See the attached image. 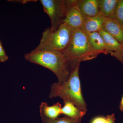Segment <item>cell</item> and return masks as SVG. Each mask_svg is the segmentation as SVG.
I'll return each instance as SVG.
<instances>
[{
    "label": "cell",
    "instance_id": "obj_1",
    "mask_svg": "<svg viewBox=\"0 0 123 123\" xmlns=\"http://www.w3.org/2000/svg\"><path fill=\"white\" fill-rule=\"evenodd\" d=\"M25 59L48 69L56 75L58 82L67 81L71 68L62 52L34 50L24 55Z\"/></svg>",
    "mask_w": 123,
    "mask_h": 123
},
{
    "label": "cell",
    "instance_id": "obj_2",
    "mask_svg": "<svg viewBox=\"0 0 123 123\" xmlns=\"http://www.w3.org/2000/svg\"><path fill=\"white\" fill-rule=\"evenodd\" d=\"M79 65L72 69L67 81L52 84L49 97L50 98L60 97L64 102L71 103L86 113L87 109L82 94L79 75Z\"/></svg>",
    "mask_w": 123,
    "mask_h": 123
},
{
    "label": "cell",
    "instance_id": "obj_3",
    "mask_svg": "<svg viewBox=\"0 0 123 123\" xmlns=\"http://www.w3.org/2000/svg\"><path fill=\"white\" fill-rule=\"evenodd\" d=\"M62 53L71 70L81 62L93 59L99 54L91 47L86 34L81 29L74 30L70 43Z\"/></svg>",
    "mask_w": 123,
    "mask_h": 123
},
{
    "label": "cell",
    "instance_id": "obj_4",
    "mask_svg": "<svg viewBox=\"0 0 123 123\" xmlns=\"http://www.w3.org/2000/svg\"><path fill=\"white\" fill-rule=\"evenodd\" d=\"M74 30L62 23L58 29L52 31L47 28L43 31L36 50L63 51L70 43Z\"/></svg>",
    "mask_w": 123,
    "mask_h": 123
},
{
    "label": "cell",
    "instance_id": "obj_5",
    "mask_svg": "<svg viewBox=\"0 0 123 123\" xmlns=\"http://www.w3.org/2000/svg\"><path fill=\"white\" fill-rule=\"evenodd\" d=\"M40 1L50 19L51 30H56L65 18L70 0H41Z\"/></svg>",
    "mask_w": 123,
    "mask_h": 123
},
{
    "label": "cell",
    "instance_id": "obj_6",
    "mask_svg": "<svg viewBox=\"0 0 123 123\" xmlns=\"http://www.w3.org/2000/svg\"><path fill=\"white\" fill-rule=\"evenodd\" d=\"M77 0H70L65 18L62 23L74 30L81 29L85 20L77 6Z\"/></svg>",
    "mask_w": 123,
    "mask_h": 123
},
{
    "label": "cell",
    "instance_id": "obj_7",
    "mask_svg": "<svg viewBox=\"0 0 123 123\" xmlns=\"http://www.w3.org/2000/svg\"><path fill=\"white\" fill-rule=\"evenodd\" d=\"M98 33L105 43L107 54H110L119 60L123 51V45L102 29L98 31Z\"/></svg>",
    "mask_w": 123,
    "mask_h": 123
},
{
    "label": "cell",
    "instance_id": "obj_8",
    "mask_svg": "<svg viewBox=\"0 0 123 123\" xmlns=\"http://www.w3.org/2000/svg\"><path fill=\"white\" fill-rule=\"evenodd\" d=\"M77 6L85 20L99 13L98 0H77Z\"/></svg>",
    "mask_w": 123,
    "mask_h": 123
},
{
    "label": "cell",
    "instance_id": "obj_9",
    "mask_svg": "<svg viewBox=\"0 0 123 123\" xmlns=\"http://www.w3.org/2000/svg\"><path fill=\"white\" fill-rule=\"evenodd\" d=\"M106 18L101 13L85 20L81 29L85 33L98 32L103 29Z\"/></svg>",
    "mask_w": 123,
    "mask_h": 123
},
{
    "label": "cell",
    "instance_id": "obj_10",
    "mask_svg": "<svg viewBox=\"0 0 123 123\" xmlns=\"http://www.w3.org/2000/svg\"><path fill=\"white\" fill-rule=\"evenodd\" d=\"M102 30L110 34L123 46V26L115 20L107 18Z\"/></svg>",
    "mask_w": 123,
    "mask_h": 123
},
{
    "label": "cell",
    "instance_id": "obj_11",
    "mask_svg": "<svg viewBox=\"0 0 123 123\" xmlns=\"http://www.w3.org/2000/svg\"><path fill=\"white\" fill-rule=\"evenodd\" d=\"M119 0H98L99 13L108 19H114Z\"/></svg>",
    "mask_w": 123,
    "mask_h": 123
},
{
    "label": "cell",
    "instance_id": "obj_12",
    "mask_svg": "<svg viewBox=\"0 0 123 123\" xmlns=\"http://www.w3.org/2000/svg\"><path fill=\"white\" fill-rule=\"evenodd\" d=\"M85 33L90 46L94 50L99 54L104 53L107 55L105 43L98 32Z\"/></svg>",
    "mask_w": 123,
    "mask_h": 123
},
{
    "label": "cell",
    "instance_id": "obj_13",
    "mask_svg": "<svg viewBox=\"0 0 123 123\" xmlns=\"http://www.w3.org/2000/svg\"><path fill=\"white\" fill-rule=\"evenodd\" d=\"M62 105L59 102L49 106L46 102H42L40 106V114H42L47 118L55 119L62 114Z\"/></svg>",
    "mask_w": 123,
    "mask_h": 123
},
{
    "label": "cell",
    "instance_id": "obj_14",
    "mask_svg": "<svg viewBox=\"0 0 123 123\" xmlns=\"http://www.w3.org/2000/svg\"><path fill=\"white\" fill-rule=\"evenodd\" d=\"M64 105L62 108V114L74 119L82 118L86 112L82 111L69 102H64Z\"/></svg>",
    "mask_w": 123,
    "mask_h": 123
},
{
    "label": "cell",
    "instance_id": "obj_15",
    "mask_svg": "<svg viewBox=\"0 0 123 123\" xmlns=\"http://www.w3.org/2000/svg\"><path fill=\"white\" fill-rule=\"evenodd\" d=\"M40 114L43 123H80L81 119H74L68 116L62 118L51 119Z\"/></svg>",
    "mask_w": 123,
    "mask_h": 123
},
{
    "label": "cell",
    "instance_id": "obj_16",
    "mask_svg": "<svg viewBox=\"0 0 123 123\" xmlns=\"http://www.w3.org/2000/svg\"><path fill=\"white\" fill-rule=\"evenodd\" d=\"M114 19L123 26V0H119Z\"/></svg>",
    "mask_w": 123,
    "mask_h": 123
},
{
    "label": "cell",
    "instance_id": "obj_17",
    "mask_svg": "<svg viewBox=\"0 0 123 123\" xmlns=\"http://www.w3.org/2000/svg\"><path fill=\"white\" fill-rule=\"evenodd\" d=\"M114 115H108L106 117H98L93 120L91 123H115Z\"/></svg>",
    "mask_w": 123,
    "mask_h": 123
},
{
    "label": "cell",
    "instance_id": "obj_18",
    "mask_svg": "<svg viewBox=\"0 0 123 123\" xmlns=\"http://www.w3.org/2000/svg\"><path fill=\"white\" fill-rule=\"evenodd\" d=\"M8 59V57L6 55L5 51L4 49L2 43L0 40V62L3 63Z\"/></svg>",
    "mask_w": 123,
    "mask_h": 123
},
{
    "label": "cell",
    "instance_id": "obj_19",
    "mask_svg": "<svg viewBox=\"0 0 123 123\" xmlns=\"http://www.w3.org/2000/svg\"><path fill=\"white\" fill-rule=\"evenodd\" d=\"M37 0H10V1H13V2H20V3H22V4H25L28 2H36Z\"/></svg>",
    "mask_w": 123,
    "mask_h": 123
},
{
    "label": "cell",
    "instance_id": "obj_20",
    "mask_svg": "<svg viewBox=\"0 0 123 123\" xmlns=\"http://www.w3.org/2000/svg\"><path fill=\"white\" fill-rule=\"evenodd\" d=\"M120 61L121 62H122L123 64V52H122V55H121V57H120Z\"/></svg>",
    "mask_w": 123,
    "mask_h": 123
},
{
    "label": "cell",
    "instance_id": "obj_21",
    "mask_svg": "<svg viewBox=\"0 0 123 123\" xmlns=\"http://www.w3.org/2000/svg\"><path fill=\"white\" fill-rule=\"evenodd\" d=\"M120 108L121 111L123 112V106H120Z\"/></svg>",
    "mask_w": 123,
    "mask_h": 123
}]
</instances>
